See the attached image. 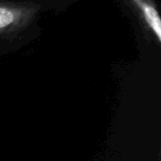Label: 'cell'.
Returning a JSON list of instances; mask_svg holds the SVG:
<instances>
[{
    "mask_svg": "<svg viewBox=\"0 0 161 161\" xmlns=\"http://www.w3.org/2000/svg\"><path fill=\"white\" fill-rule=\"evenodd\" d=\"M131 3L138 10L141 19L154 36L158 43H161V19L156 5L149 0H132Z\"/></svg>",
    "mask_w": 161,
    "mask_h": 161,
    "instance_id": "2",
    "label": "cell"
},
{
    "mask_svg": "<svg viewBox=\"0 0 161 161\" xmlns=\"http://www.w3.org/2000/svg\"><path fill=\"white\" fill-rule=\"evenodd\" d=\"M40 11L36 3H0V36L14 33L27 27Z\"/></svg>",
    "mask_w": 161,
    "mask_h": 161,
    "instance_id": "1",
    "label": "cell"
}]
</instances>
